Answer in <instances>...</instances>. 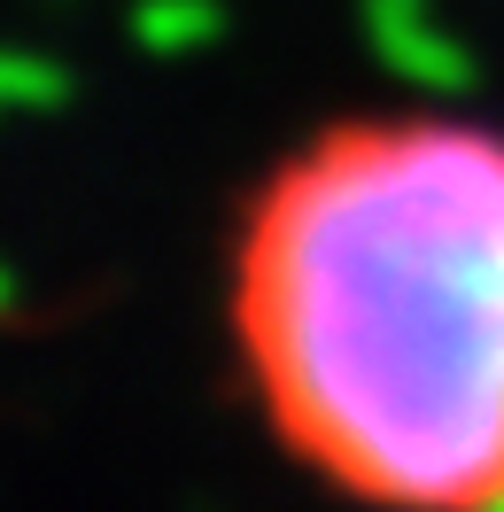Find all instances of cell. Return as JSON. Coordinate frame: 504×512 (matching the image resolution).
I'll return each instance as SVG.
<instances>
[{"instance_id":"1","label":"cell","mask_w":504,"mask_h":512,"mask_svg":"<svg viewBox=\"0 0 504 512\" xmlns=\"http://www.w3.org/2000/svg\"><path fill=\"white\" fill-rule=\"evenodd\" d=\"M218 326L264 443L334 505L504 512V125H303L241 187Z\"/></svg>"}]
</instances>
